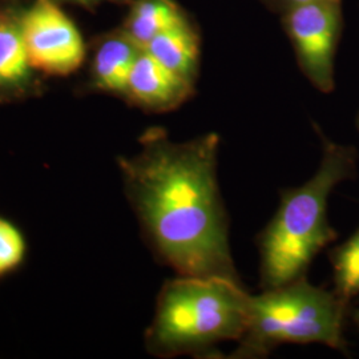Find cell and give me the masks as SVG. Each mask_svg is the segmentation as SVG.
I'll return each instance as SVG.
<instances>
[{
  "label": "cell",
  "mask_w": 359,
  "mask_h": 359,
  "mask_svg": "<svg viewBox=\"0 0 359 359\" xmlns=\"http://www.w3.org/2000/svg\"><path fill=\"white\" fill-rule=\"evenodd\" d=\"M142 51L123 28L103 35L96 41L92 56V87L124 97L132 67Z\"/></svg>",
  "instance_id": "9c48e42d"
},
{
  "label": "cell",
  "mask_w": 359,
  "mask_h": 359,
  "mask_svg": "<svg viewBox=\"0 0 359 359\" xmlns=\"http://www.w3.org/2000/svg\"><path fill=\"white\" fill-rule=\"evenodd\" d=\"M193 93L194 83L142 50L132 67L124 97L148 112H168L185 103Z\"/></svg>",
  "instance_id": "ba28073f"
},
{
  "label": "cell",
  "mask_w": 359,
  "mask_h": 359,
  "mask_svg": "<svg viewBox=\"0 0 359 359\" xmlns=\"http://www.w3.org/2000/svg\"><path fill=\"white\" fill-rule=\"evenodd\" d=\"M140 147L120 157L118 167L156 255L179 276L238 280L218 188L217 133L180 142L154 127L144 132Z\"/></svg>",
  "instance_id": "6da1fadb"
},
{
  "label": "cell",
  "mask_w": 359,
  "mask_h": 359,
  "mask_svg": "<svg viewBox=\"0 0 359 359\" xmlns=\"http://www.w3.org/2000/svg\"><path fill=\"white\" fill-rule=\"evenodd\" d=\"M56 1H59L60 4L69 3V4H77V6H81V7H86V8H93V7H96L97 4L103 3V1H112L116 4H130L132 0H56Z\"/></svg>",
  "instance_id": "5bb4252c"
},
{
  "label": "cell",
  "mask_w": 359,
  "mask_h": 359,
  "mask_svg": "<svg viewBox=\"0 0 359 359\" xmlns=\"http://www.w3.org/2000/svg\"><path fill=\"white\" fill-rule=\"evenodd\" d=\"M8 1H13V3H16V4H22V6H25V4H27L29 0H8Z\"/></svg>",
  "instance_id": "2e32d148"
},
{
  "label": "cell",
  "mask_w": 359,
  "mask_h": 359,
  "mask_svg": "<svg viewBox=\"0 0 359 359\" xmlns=\"http://www.w3.org/2000/svg\"><path fill=\"white\" fill-rule=\"evenodd\" d=\"M26 241L20 231L0 217V277L16 269L25 259Z\"/></svg>",
  "instance_id": "4fadbf2b"
},
{
  "label": "cell",
  "mask_w": 359,
  "mask_h": 359,
  "mask_svg": "<svg viewBox=\"0 0 359 359\" xmlns=\"http://www.w3.org/2000/svg\"><path fill=\"white\" fill-rule=\"evenodd\" d=\"M334 266L339 295L348 298L359 293V231L337 252Z\"/></svg>",
  "instance_id": "7c38bea8"
},
{
  "label": "cell",
  "mask_w": 359,
  "mask_h": 359,
  "mask_svg": "<svg viewBox=\"0 0 359 359\" xmlns=\"http://www.w3.org/2000/svg\"><path fill=\"white\" fill-rule=\"evenodd\" d=\"M271 4H274L277 8L280 10H287L293 6H298V4H304V3H310V1H318V0H268Z\"/></svg>",
  "instance_id": "9a60e30c"
},
{
  "label": "cell",
  "mask_w": 359,
  "mask_h": 359,
  "mask_svg": "<svg viewBox=\"0 0 359 359\" xmlns=\"http://www.w3.org/2000/svg\"><path fill=\"white\" fill-rule=\"evenodd\" d=\"M249 298L238 280L179 276L163 286L145 334L151 354L172 358L197 354L224 341H240Z\"/></svg>",
  "instance_id": "3957f363"
},
{
  "label": "cell",
  "mask_w": 359,
  "mask_h": 359,
  "mask_svg": "<svg viewBox=\"0 0 359 359\" xmlns=\"http://www.w3.org/2000/svg\"><path fill=\"white\" fill-rule=\"evenodd\" d=\"M353 167V149L323 139L316 175L304 185L283 193L277 213L259 237L264 289L305 277L313 258L335 238L327 221V200Z\"/></svg>",
  "instance_id": "7a4b0ae2"
},
{
  "label": "cell",
  "mask_w": 359,
  "mask_h": 359,
  "mask_svg": "<svg viewBox=\"0 0 359 359\" xmlns=\"http://www.w3.org/2000/svg\"><path fill=\"white\" fill-rule=\"evenodd\" d=\"M22 4L0 0V104L36 95L38 72L28 60L20 29Z\"/></svg>",
  "instance_id": "52a82bcc"
},
{
  "label": "cell",
  "mask_w": 359,
  "mask_h": 359,
  "mask_svg": "<svg viewBox=\"0 0 359 359\" xmlns=\"http://www.w3.org/2000/svg\"><path fill=\"white\" fill-rule=\"evenodd\" d=\"M342 299L301 277L250 295L248 323L234 358L265 357L283 344H322L339 348Z\"/></svg>",
  "instance_id": "277c9868"
},
{
  "label": "cell",
  "mask_w": 359,
  "mask_h": 359,
  "mask_svg": "<svg viewBox=\"0 0 359 359\" xmlns=\"http://www.w3.org/2000/svg\"><path fill=\"white\" fill-rule=\"evenodd\" d=\"M185 18L175 0H132L121 28L144 50L154 36Z\"/></svg>",
  "instance_id": "8fae6325"
},
{
  "label": "cell",
  "mask_w": 359,
  "mask_h": 359,
  "mask_svg": "<svg viewBox=\"0 0 359 359\" xmlns=\"http://www.w3.org/2000/svg\"><path fill=\"white\" fill-rule=\"evenodd\" d=\"M358 323H359V314H358Z\"/></svg>",
  "instance_id": "e0dca14e"
},
{
  "label": "cell",
  "mask_w": 359,
  "mask_h": 359,
  "mask_svg": "<svg viewBox=\"0 0 359 359\" xmlns=\"http://www.w3.org/2000/svg\"><path fill=\"white\" fill-rule=\"evenodd\" d=\"M299 68L317 90H334V59L342 34V0H318L283 11Z\"/></svg>",
  "instance_id": "8992f818"
},
{
  "label": "cell",
  "mask_w": 359,
  "mask_h": 359,
  "mask_svg": "<svg viewBox=\"0 0 359 359\" xmlns=\"http://www.w3.org/2000/svg\"><path fill=\"white\" fill-rule=\"evenodd\" d=\"M20 29L32 68L46 76H68L84 63L87 46L56 0H29L20 10Z\"/></svg>",
  "instance_id": "5b68a950"
},
{
  "label": "cell",
  "mask_w": 359,
  "mask_h": 359,
  "mask_svg": "<svg viewBox=\"0 0 359 359\" xmlns=\"http://www.w3.org/2000/svg\"><path fill=\"white\" fill-rule=\"evenodd\" d=\"M144 50L168 69L194 83L198 71L200 36L188 18L154 36Z\"/></svg>",
  "instance_id": "30bf717a"
}]
</instances>
